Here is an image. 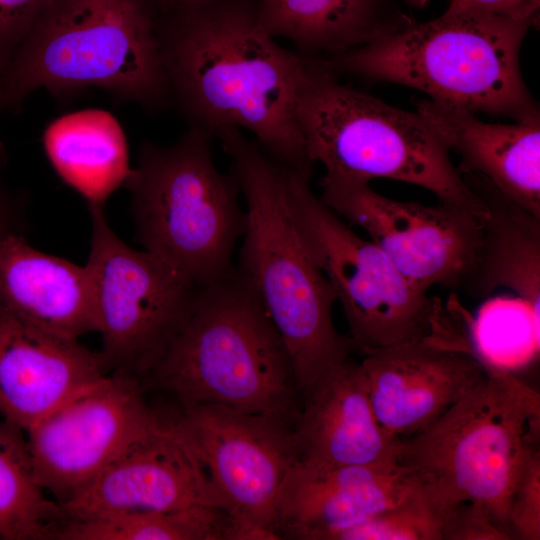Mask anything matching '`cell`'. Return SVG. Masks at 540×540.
I'll use <instances>...</instances> for the list:
<instances>
[{"mask_svg":"<svg viewBox=\"0 0 540 540\" xmlns=\"http://www.w3.org/2000/svg\"><path fill=\"white\" fill-rule=\"evenodd\" d=\"M490 512L473 502H460L443 516L442 540H511Z\"/></svg>","mask_w":540,"mask_h":540,"instance_id":"obj_28","label":"cell"},{"mask_svg":"<svg viewBox=\"0 0 540 540\" xmlns=\"http://www.w3.org/2000/svg\"><path fill=\"white\" fill-rule=\"evenodd\" d=\"M59 506L62 521L197 506H215L229 512L226 500L210 480L177 417L163 416L130 443L85 490Z\"/></svg>","mask_w":540,"mask_h":540,"instance_id":"obj_14","label":"cell"},{"mask_svg":"<svg viewBox=\"0 0 540 540\" xmlns=\"http://www.w3.org/2000/svg\"><path fill=\"white\" fill-rule=\"evenodd\" d=\"M420 487L419 480L398 464L323 465L297 460L278 496L276 531L287 538L314 540L321 532L392 507Z\"/></svg>","mask_w":540,"mask_h":540,"instance_id":"obj_17","label":"cell"},{"mask_svg":"<svg viewBox=\"0 0 540 540\" xmlns=\"http://www.w3.org/2000/svg\"><path fill=\"white\" fill-rule=\"evenodd\" d=\"M42 142L57 175L88 207H104L132 170L124 130L105 110L88 108L60 116L45 128Z\"/></svg>","mask_w":540,"mask_h":540,"instance_id":"obj_23","label":"cell"},{"mask_svg":"<svg viewBox=\"0 0 540 540\" xmlns=\"http://www.w3.org/2000/svg\"><path fill=\"white\" fill-rule=\"evenodd\" d=\"M310 177L285 168V193L303 244L340 302L354 351H374L431 337L436 304L399 272L372 240L358 236L310 188Z\"/></svg>","mask_w":540,"mask_h":540,"instance_id":"obj_9","label":"cell"},{"mask_svg":"<svg viewBox=\"0 0 540 540\" xmlns=\"http://www.w3.org/2000/svg\"><path fill=\"white\" fill-rule=\"evenodd\" d=\"M360 365L376 418L396 439L429 427L486 373L479 354L432 337L374 351Z\"/></svg>","mask_w":540,"mask_h":540,"instance_id":"obj_15","label":"cell"},{"mask_svg":"<svg viewBox=\"0 0 540 540\" xmlns=\"http://www.w3.org/2000/svg\"><path fill=\"white\" fill-rule=\"evenodd\" d=\"M212 137L189 125L172 145L144 141L123 186L144 250L199 289L234 270V249L247 225L238 181L216 167Z\"/></svg>","mask_w":540,"mask_h":540,"instance_id":"obj_8","label":"cell"},{"mask_svg":"<svg viewBox=\"0 0 540 540\" xmlns=\"http://www.w3.org/2000/svg\"><path fill=\"white\" fill-rule=\"evenodd\" d=\"M447 9L530 21L536 25L540 0H451Z\"/></svg>","mask_w":540,"mask_h":540,"instance_id":"obj_30","label":"cell"},{"mask_svg":"<svg viewBox=\"0 0 540 540\" xmlns=\"http://www.w3.org/2000/svg\"><path fill=\"white\" fill-rule=\"evenodd\" d=\"M298 119L310 160L320 162L328 177L365 183L392 179L425 188L439 202L487 212L448 147L417 111L338 82L322 59L312 60Z\"/></svg>","mask_w":540,"mask_h":540,"instance_id":"obj_7","label":"cell"},{"mask_svg":"<svg viewBox=\"0 0 540 540\" xmlns=\"http://www.w3.org/2000/svg\"><path fill=\"white\" fill-rule=\"evenodd\" d=\"M257 15L265 31L292 41L300 53L330 57L414 22L395 0H258Z\"/></svg>","mask_w":540,"mask_h":540,"instance_id":"obj_22","label":"cell"},{"mask_svg":"<svg viewBox=\"0 0 540 540\" xmlns=\"http://www.w3.org/2000/svg\"><path fill=\"white\" fill-rule=\"evenodd\" d=\"M0 305L59 336L79 339L97 330L86 265L35 249L22 232L0 237Z\"/></svg>","mask_w":540,"mask_h":540,"instance_id":"obj_20","label":"cell"},{"mask_svg":"<svg viewBox=\"0 0 540 540\" xmlns=\"http://www.w3.org/2000/svg\"><path fill=\"white\" fill-rule=\"evenodd\" d=\"M3 71L0 69V113L5 111L4 90H3Z\"/></svg>","mask_w":540,"mask_h":540,"instance_id":"obj_33","label":"cell"},{"mask_svg":"<svg viewBox=\"0 0 540 540\" xmlns=\"http://www.w3.org/2000/svg\"><path fill=\"white\" fill-rule=\"evenodd\" d=\"M484 361L486 373L472 390L429 427L398 440L397 463L419 480L443 516L460 502H473L509 533L513 489L538 448L540 398L504 367Z\"/></svg>","mask_w":540,"mask_h":540,"instance_id":"obj_6","label":"cell"},{"mask_svg":"<svg viewBox=\"0 0 540 540\" xmlns=\"http://www.w3.org/2000/svg\"><path fill=\"white\" fill-rule=\"evenodd\" d=\"M534 24L450 10L325 60L329 69L404 85L433 101L514 121L539 114L520 68Z\"/></svg>","mask_w":540,"mask_h":540,"instance_id":"obj_5","label":"cell"},{"mask_svg":"<svg viewBox=\"0 0 540 540\" xmlns=\"http://www.w3.org/2000/svg\"><path fill=\"white\" fill-rule=\"evenodd\" d=\"M107 371L98 352L0 305V415L27 431Z\"/></svg>","mask_w":540,"mask_h":540,"instance_id":"obj_16","label":"cell"},{"mask_svg":"<svg viewBox=\"0 0 540 540\" xmlns=\"http://www.w3.org/2000/svg\"><path fill=\"white\" fill-rule=\"evenodd\" d=\"M246 200L237 268L248 279L290 354L299 393L351 358L349 336L332 320L336 295L311 260L285 193V167L236 127L215 133Z\"/></svg>","mask_w":540,"mask_h":540,"instance_id":"obj_2","label":"cell"},{"mask_svg":"<svg viewBox=\"0 0 540 540\" xmlns=\"http://www.w3.org/2000/svg\"><path fill=\"white\" fill-rule=\"evenodd\" d=\"M483 199L488 215L477 260L463 286L473 297L511 290L529 311L540 332V219L502 195L486 178L461 173Z\"/></svg>","mask_w":540,"mask_h":540,"instance_id":"obj_21","label":"cell"},{"mask_svg":"<svg viewBox=\"0 0 540 540\" xmlns=\"http://www.w3.org/2000/svg\"><path fill=\"white\" fill-rule=\"evenodd\" d=\"M320 199L365 230L418 291L462 289L475 266L487 213L439 202L423 205L385 197L369 183L324 175Z\"/></svg>","mask_w":540,"mask_h":540,"instance_id":"obj_11","label":"cell"},{"mask_svg":"<svg viewBox=\"0 0 540 540\" xmlns=\"http://www.w3.org/2000/svg\"><path fill=\"white\" fill-rule=\"evenodd\" d=\"M449 150L458 170L486 178L502 195L540 219V115L487 123L465 108L433 100L416 110Z\"/></svg>","mask_w":540,"mask_h":540,"instance_id":"obj_19","label":"cell"},{"mask_svg":"<svg viewBox=\"0 0 540 540\" xmlns=\"http://www.w3.org/2000/svg\"><path fill=\"white\" fill-rule=\"evenodd\" d=\"M258 0H211L158 16L171 100L189 125L214 136L251 132L280 165L312 176L298 104L313 57L279 45L263 29Z\"/></svg>","mask_w":540,"mask_h":540,"instance_id":"obj_1","label":"cell"},{"mask_svg":"<svg viewBox=\"0 0 540 540\" xmlns=\"http://www.w3.org/2000/svg\"><path fill=\"white\" fill-rule=\"evenodd\" d=\"M209 1L211 0H151L158 15L191 9Z\"/></svg>","mask_w":540,"mask_h":540,"instance_id":"obj_32","label":"cell"},{"mask_svg":"<svg viewBox=\"0 0 540 540\" xmlns=\"http://www.w3.org/2000/svg\"><path fill=\"white\" fill-rule=\"evenodd\" d=\"M176 417L231 516L278 534V496L298 460L294 426L219 404L182 405Z\"/></svg>","mask_w":540,"mask_h":540,"instance_id":"obj_13","label":"cell"},{"mask_svg":"<svg viewBox=\"0 0 540 540\" xmlns=\"http://www.w3.org/2000/svg\"><path fill=\"white\" fill-rule=\"evenodd\" d=\"M407 5L415 8H423L427 5L429 0H403Z\"/></svg>","mask_w":540,"mask_h":540,"instance_id":"obj_34","label":"cell"},{"mask_svg":"<svg viewBox=\"0 0 540 540\" xmlns=\"http://www.w3.org/2000/svg\"><path fill=\"white\" fill-rule=\"evenodd\" d=\"M151 0H51L3 75L5 110L35 90L61 98L87 88L155 113L171 102Z\"/></svg>","mask_w":540,"mask_h":540,"instance_id":"obj_3","label":"cell"},{"mask_svg":"<svg viewBox=\"0 0 540 540\" xmlns=\"http://www.w3.org/2000/svg\"><path fill=\"white\" fill-rule=\"evenodd\" d=\"M443 514L421 487L404 501L314 540H442Z\"/></svg>","mask_w":540,"mask_h":540,"instance_id":"obj_26","label":"cell"},{"mask_svg":"<svg viewBox=\"0 0 540 540\" xmlns=\"http://www.w3.org/2000/svg\"><path fill=\"white\" fill-rule=\"evenodd\" d=\"M51 0H0V69L13 54Z\"/></svg>","mask_w":540,"mask_h":540,"instance_id":"obj_29","label":"cell"},{"mask_svg":"<svg viewBox=\"0 0 540 540\" xmlns=\"http://www.w3.org/2000/svg\"><path fill=\"white\" fill-rule=\"evenodd\" d=\"M22 432L0 422V539H53L62 521L60 506L44 496Z\"/></svg>","mask_w":540,"mask_h":540,"instance_id":"obj_25","label":"cell"},{"mask_svg":"<svg viewBox=\"0 0 540 540\" xmlns=\"http://www.w3.org/2000/svg\"><path fill=\"white\" fill-rule=\"evenodd\" d=\"M6 161V150L3 143L0 142V237L9 232H21L19 201L3 181V170Z\"/></svg>","mask_w":540,"mask_h":540,"instance_id":"obj_31","label":"cell"},{"mask_svg":"<svg viewBox=\"0 0 540 540\" xmlns=\"http://www.w3.org/2000/svg\"><path fill=\"white\" fill-rule=\"evenodd\" d=\"M508 530L512 539H540V453L528 457L513 489Z\"/></svg>","mask_w":540,"mask_h":540,"instance_id":"obj_27","label":"cell"},{"mask_svg":"<svg viewBox=\"0 0 540 540\" xmlns=\"http://www.w3.org/2000/svg\"><path fill=\"white\" fill-rule=\"evenodd\" d=\"M293 427L298 460L323 465L398 464V440L378 422L360 363L336 366L304 395Z\"/></svg>","mask_w":540,"mask_h":540,"instance_id":"obj_18","label":"cell"},{"mask_svg":"<svg viewBox=\"0 0 540 540\" xmlns=\"http://www.w3.org/2000/svg\"><path fill=\"white\" fill-rule=\"evenodd\" d=\"M161 417L139 379L105 375L26 431L38 484L58 504L69 502Z\"/></svg>","mask_w":540,"mask_h":540,"instance_id":"obj_12","label":"cell"},{"mask_svg":"<svg viewBox=\"0 0 540 540\" xmlns=\"http://www.w3.org/2000/svg\"><path fill=\"white\" fill-rule=\"evenodd\" d=\"M181 405L219 404L284 420L299 415L289 351L235 265L199 290L187 319L143 379Z\"/></svg>","mask_w":540,"mask_h":540,"instance_id":"obj_4","label":"cell"},{"mask_svg":"<svg viewBox=\"0 0 540 540\" xmlns=\"http://www.w3.org/2000/svg\"><path fill=\"white\" fill-rule=\"evenodd\" d=\"M231 514L215 506L177 511H135L65 520L58 540H233Z\"/></svg>","mask_w":540,"mask_h":540,"instance_id":"obj_24","label":"cell"},{"mask_svg":"<svg viewBox=\"0 0 540 540\" xmlns=\"http://www.w3.org/2000/svg\"><path fill=\"white\" fill-rule=\"evenodd\" d=\"M86 263L94 299L99 353L106 371L142 383L190 314L199 288L147 251L113 231L104 207L90 206Z\"/></svg>","mask_w":540,"mask_h":540,"instance_id":"obj_10","label":"cell"}]
</instances>
